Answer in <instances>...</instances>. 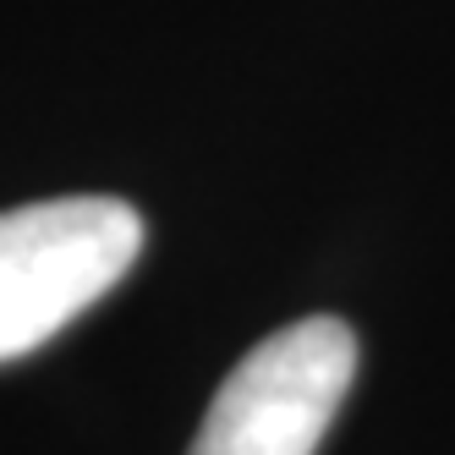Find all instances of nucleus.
Segmentation results:
<instances>
[{
  "mask_svg": "<svg viewBox=\"0 0 455 455\" xmlns=\"http://www.w3.org/2000/svg\"><path fill=\"white\" fill-rule=\"evenodd\" d=\"M143 252V214L121 198H44L0 214V363L39 351L121 285Z\"/></svg>",
  "mask_w": 455,
  "mask_h": 455,
  "instance_id": "obj_1",
  "label": "nucleus"
},
{
  "mask_svg": "<svg viewBox=\"0 0 455 455\" xmlns=\"http://www.w3.org/2000/svg\"><path fill=\"white\" fill-rule=\"evenodd\" d=\"M356 373L351 323L318 313L264 335L225 373L187 455H313Z\"/></svg>",
  "mask_w": 455,
  "mask_h": 455,
  "instance_id": "obj_2",
  "label": "nucleus"
}]
</instances>
